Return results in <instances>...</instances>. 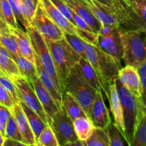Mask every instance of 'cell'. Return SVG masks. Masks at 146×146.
<instances>
[{
	"mask_svg": "<svg viewBox=\"0 0 146 146\" xmlns=\"http://www.w3.org/2000/svg\"><path fill=\"white\" fill-rule=\"evenodd\" d=\"M115 84L122 106L127 145L133 146L135 130L146 111L145 104L127 90L118 77L115 80Z\"/></svg>",
	"mask_w": 146,
	"mask_h": 146,
	"instance_id": "cell-1",
	"label": "cell"
},
{
	"mask_svg": "<svg viewBox=\"0 0 146 146\" xmlns=\"http://www.w3.org/2000/svg\"><path fill=\"white\" fill-rule=\"evenodd\" d=\"M45 41L52 56L61 82L63 94L64 85L70 71L78 64L81 56L70 46L64 38L58 41L45 39Z\"/></svg>",
	"mask_w": 146,
	"mask_h": 146,
	"instance_id": "cell-2",
	"label": "cell"
},
{
	"mask_svg": "<svg viewBox=\"0 0 146 146\" xmlns=\"http://www.w3.org/2000/svg\"><path fill=\"white\" fill-rule=\"evenodd\" d=\"M123 54L122 60L125 65L138 68L146 60V38L143 33L124 29L120 27Z\"/></svg>",
	"mask_w": 146,
	"mask_h": 146,
	"instance_id": "cell-3",
	"label": "cell"
},
{
	"mask_svg": "<svg viewBox=\"0 0 146 146\" xmlns=\"http://www.w3.org/2000/svg\"><path fill=\"white\" fill-rule=\"evenodd\" d=\"M64 92L71 94L80 104L86 115L89 117L90 110L97 91L86 82L78 71L76 65L71 68L67 77L64 88Z\"/></svg>",
	"mask_w": 146,
	"mask_h": 146,
	"instance_id": "cell-4",
	"label": "cell"
},
{
	"mask_svg": "<svg viewBox=\"0 0 146 146\" xmlns=\"http://www.w3.org/2000/svg\"><path fill=\"white\" fill-rule=\"evenodd\" d=\"M115 10L119 26L124 29L146 34V8L136 9L123 0H115Z\"/></svg>",
	"mask_w": 146,
	"mask_h": 146,
	"instance_id": "cell-5",
	"label": "cell"
},
{
	"mask_svg": "<svg viewBox=\"0 0 146 146\" xmlns=\"http://www.w3.org/2000/svg\"><path fill=\"white\" fill-rule=\"evenodd\" d=\"M26 31H27L29 36L34 52L37 54L44 69L49 74V76L54 81V84H55L57 90L62 96L61 82H60L55 65H54V63L53 61L52 56H51V53H50L48 46L46 43L45 39L40 35L39 33L32 26H30Z\"/></svg>",
	"mask_w": 146,
	"mask_h": 146,
	"instance_id": "cell-6",
	"label": "cell"
},
{
	"mask_svg": "<svg viewBox=\"0 0 146 146\" xmlns=\"http://www.w3.org/2000/svg\"><path fill=\"white\" fill-rule=\"evenodd\" d=\"M50 126L56 137L59 146H66L69 143L78 140L73 121L63 108L58 110L53 117Z\"/></svg>",
	"mask_w": 146,
	"mask_h": 146,
	"instance_id": "cell-7",
	"label": "cell"
},
{
	"mask_svg": "<svg viewBox=\"0 0 146 146\" xmlns=\"http://www.w3.org/2000/svg\"><path fill=\"white\" fill-rule=\"evenodd\" d=\"M97 52L98 66L101 74V79L100 81L101 90L108 98L109 95V86L115 82V80L118 77L119 70L122 67L121 64L117 62L112 56L103 52L98 48Z\"/></svg>",
	"mask_w": 146,
	"mask_h": 146,
	"instance_id": "cell-8",
	"label": "cell"
},
{
	"mask_svg": "<svg viewBox=\"0 0 146 146\" xmlns=\"http://www.w3.org/2000/svg\"><path fill=\"white\" fill-rule=\"evenodd\" d=\"M31 26L46 40L58 41L63 39L64 37V31L46 14L40 1Z\"/></svg>",
	"mask_w": 146,
	"mask_h": 146,
	"instance_id": "cell-9",
	"label": "cell"
},
{
	"mask_svg": "<svg viewBox=\"0 0 146 146\" xmlns=\"http://www.w3.org/2000/svg\"><path fill=\"white\" fill-rule=\"evenodd\" d=\"M17 86L20 95V101H23L29 108L34 110L41 119L48 124L46 113L36 94L35 91L31 82L24 78L19 76H13L9 78Z\"/></svg>",
	"mask_w": 146,
	"mask_h": 146,
	"instance_id": "cell-10",
	"label": "cell"
},
{
	"mask_svg": "<svg viewBox=\"0 0 146 146\" xmlns=\"http://www.w3.org/2000/svg\"><path fill=\"white\" fill-rule=\"evenodd\" d=\"M96 46L103 52L112 56L117 62L121 64L123 54V47L120 34V26L115 27L108 35L102 36L98 34Z\"/></svg>",
	"mask_w": 146,
	"mask_h": 146,
	"instance_id": "cell-11",
	"label": "cell"
},
{
	"mask_svg": "<svg viewBox=\"0 0 146 146\" xmlns=\"http://www.w3.org/2000/svg\"><path fill=\"white\" fill-rule=\"evenodd\" d=\"M118 78L133 96L143 102L142 84L136 67L125 65L119 70Z\"/></svg>",
	"mask_w": 146,
	"mask_h": 146,
	"instance_id": "cell-12",
	"label": "cell"
},
{
	"mask_svg": "<svg viewBox=\"0 0 146 146\" xmlns=\"http://www.w3.org/2000/svg\"><path fill=\"white\" fill-rule=\"evenodd\" d=\"M31 83L32 84L34 91H35L37 97L45 111L46 115L47 123L50 125L51 121H52L53 117L59 110V108L56 104L53 97L51 96L49 91L46 89V88L43 85L41 81H40L38 75L34 77Z\"/></svg>",
	"mask_w": 146,
	"mask_h": 146,
	"instance_id": "cell-13",
	"label": "cell"
},
{
	"mask_svg": "<svg viewBox=\"0 0 146 146\" xmlns=\"http://www.w3.org/2000/svg\"><path fill=\"white\" fill-rule=\"evenodd\" d=\"M40 3L48 17L64 33L74 34L79 37V29L77 28L68 19L66 18L53 4L51 0H40Z\"/></svg>",
	"mask_w": 146,
	"mask_h": 146,
	"instance_id": "cell-14",
	"label": "cell"
},
{
	"mask_svg": "<svg viewBox=\"0 0 146 146\" xmlns=\"http://www.w3.org/2000/svg\"><path fill=\"white\" fill-rule=\"evenodd\" d=\"M94 126L106 129L111 122L109 113L106 106L103 94L101 91H98L91 106L89 117Z\"/></svg>",
	"mask_w": 146,
	"mask_h": 146,
	"instance_id": "cell-15",
	"label": "cell"
},
{
	"mask_svg": "<svg viewBox=\"0 0 146 146\" xmlns=\"http://www.w3.org/2000/svg\"><path fill=\"white\" fill-rule=\"evenodd\" d=\"M10 111L16 120L19 131L22 138L23 143L26 146L36 145V140L34 133L20 104L17 102L14 104L12 109Z\"/></svg>",
	"mask_w": 146,
	"mask_h": 146,
	"instance_id": "cell-16",
	"label": "cell"
},
{
	"mask_svg": "<svg viewBox=\"0 0 146 146\" xmlns=\"http://www.w3.org/2000/svg\"><path fill=\"white\" fill-rule=\"evenodd\" d=\"M90 9L94 17L102 25H118V21L115 10L113 7H107L97 2L95 0H84Z\"/></svg>",
	"mask_w": 146,
	"mask_h": 146,
	"instance_id": "cell-17",
	"label": "cell"
},
{
	"mask_svg": "<svg viewBox=\"0 0 146 146\" xmlns=\"http://www.w3.org/2000/svg\"><path fill=\"white\" fill-rule=\"evenodd\" d=\"M63 1L70 7V9L74 12L84 19L96 34H98L102 24L94 17L84 0H63Z\"/></svg>",
	"mask_w": 146,
	"mask_h": 146,
	"instance_id": "cell-18",
	"label": "cell"
},
{
	"mask_svg": "<svg viewBox=\"0 0 146 146\" xmlns=\"http://www.w3.org/2000/svg\"><path fill=\"white\" fill-rule=\"evenodd\" d=\"M108 88H109V95H108V99L109 101L111 112L113 115L114 124L118 127L119 131L122 133L124 139L126 141L125 128V125H124L123 115L122 106H121V101H120L119 96H118L115 82L113 84H111Z\"/></svg>",
	"mask_w": 146,
	"mask_h": 146,
	"instance_id": "cell-19",
	"label": "cell"
},
{
	"mask_svg": "<svg viewBox=\"0 0 146 146\" xmlns=\"http://www.w3.org/2000/svg\"><path fill=\"white\" fill-rule=\"evenodd\" d=\"M34 64H35L36 68L37 75H38L40 81H41L43 85L46 88V89L49 91L56 105L58 106V108L59 109L62 108V96L58 91L52 78H51L49 74L46 72V71L44 69L39 58L35 52H34Z\"/></svg>",
	"mask_w": 146,
	"mask_h": 146,
	"instance_id": "cell-20",
	"label": "cell"
},
{
	"mask_svg": "<svg viewBox=\"0 0 146 146\" xmlns=\"http://www.w3.org/2000/svg\"><path fill=\"white\" fill-rule=\"evenodd\" d=\"M11 31L15 35L18 44L19 55L34 63V51L27 31L19 27L12 29Z\"/></svg>",
	"mask_w": 146,
	"mask_h": 146,
	"instance_id": "cell-21",
	"label": "cell"
},
{
	"mask_svg": "<svg viewBox=\"0 0 146 146\" xmlns=\"http://www.w3.org/2000/svg\"><path fill=\"white\" fill-rule=\"evenodd\" d=\"M18 103L20 104L23 111H24V113H25L26 116H27L31 130H32L33 133H34L35 140L36 141L41 133L42 132L43 130L46 127L48 124L46 123L41 119V117L38 115L36 112H35L34 110H32L28 106L26 105L23 101H18Z\"/></svg>",
	"mask_w": 146,
	"mask_h": 146,
	"instance_id": "cell-22",
	"label": "cell"
},
{
	"mask_svg": "<svg viewBox=\"0 0 146 146\" xmlns=\"http://www.w3.org/2000/svg\"><path fill=\"white\" fill-rule=\"evenodd\" d=\"M76 67L81 76L88 85L91 86L97 91H101L98 77L88 60L81 57L78 64H76Z\"/></svg>",
	"mask_w": 146,
	"mask_h": 146,
	"instance_id": "cell-23",
	"label": "cell"
},
{
	"mask_svg": "<svg viewBox=\"0 0 146 146\" xmlns=\"http://www.w3.org/2000/svg\"><path fill=\"white\" fill-rule=\"evenodd\" d=\"M62 108L72 121L86 115L76 99L68 92L62 94Z\"/></svg>",
	"mask_w": 146,
	"mask_h": 146,
	"instance_id": "cell-24",
	"label": "cell"
},
{
	"mask_svg": "<svg viewBox=\"0 0 146 146\" xmlns=\"http://www.w3.org/2000/svg\"><path fill=\"white\" fill-rule=\"evenodd\" d=\"M11 57L17 64L21 77L31 82L34 77L37 76L36 68L34 63L19 54H11Z\"/></svg>",
	"mask_w": 146,
	"mask_h": 146,
	"instance_id": "cell-25",
	"label": "cell"
},
{
	"mask_svg": "<svg viewBox=\"0 0 146 146\" xmlns=\"http://www.w3.org/2000/svg\"><path fill=\"white\" fill-rule=\"evenodd\" d=\"M74 130L78 139L85 142L94 131V123L88 116H81L73 121Z\"/></svg>",
	"mask_w": 146,
	"mask_h": 146,
	"instance_id": "cell-26",
	"label": "cell"
},
{
	"mask_svg": "<svg viewBox=\"0 0 146 146\" xmlns=\"http://www.w3.org/2000/svg\"><path fill=\"white\" fill-rule=\"evenodd\" d=\"M86 146H110L106 130L95 127L91 136L85 141Z\"/></svg>",
	"mask_w": 146,
	"mask_h": 146,
	"instance_id": "cell-27",
	"label": "cell"
},
{
	"mask_svg": "<svg viewBox=\"0 0 146 146\" xmlns=\"http://www.w3.org/2000/svg\"><path fill=\"white\" fill-rule=\"evenodd\" d=\"M39 1L40 0H20L22 14L29 26H31L36 12Z\"/></svg>",
	"mask_w": 146,
	"mask_h": 146,
	"instance_id": "cell-28",
	"label": "cell"
},
{
	"mask_svg": "<svg viewBox=\"0 0 146 146\" xmlns=\"http://www.w3.org/2000/svg\"><path fill=\"white\" fill-rule=\"evenodd\" d=\"M36 146H59L52 128L47 125L36 141Z\"/></svg>",
	"mask_w": 146,
	"mask_h": 146,
	"instance_id": "cell-29",
	"label": "cell"
},
{
	"mask_svg": "<svg viewBox=\"0 0 146 146\" xmlns=\"http://www.w3.org/2000/svg\"><path fill=\"white\" fill-rule=\"evenodd\" d=\"M0 68L9 78L20 76L18 66L11 57L5 56L0 54Z\"/></svg>",
	"mask_w": 146,
	"mask_h": 146,
	"instance_id": "cell-30",
	"label": "cell"
},
{
	"mask_svg": "<svg viewBox=\"0 0 146 146\" xmlns=\"http://www.w3.org/2000/svg\"><path fill=\"white\" fill-rule=\"evenodd\" d=\"M106 130L109 138L110 146H124L125 145V142L126 143V141L115 124L111 122L106 128Z\"/></svg>",
	"mask_w": 146,
	"mask_h": 146,
	"instance_id": "cell-31",
	"label": "cell"
},
{
	"mask_svg": "<svg viewBox=\"0 0 146 146\" xmlns=\"http://www.w3.org/2000/svg\"><path fill=\"white\" fill-rule=\"evenodd\" d=\"M64 38L81 58L87 59L84 41L81 38L74 34L64 33Z\"/></svg>",
	"mask_w": 146,
	"mask_h": 146,
	"instance_id": "cell-32",
	"label": "cell"
},
{
	"mask_svg": "<svg viewBox=\"0 0 146 146\" xmlns=\"http://www.w3.org/2000/svg\"><path fill=\"white\" fill-rule=\"evenodd\" d=\"M133 146H146V111L135 130Z\"/></svg>",
	"mask_w": 146,
	"mask_h": 146,
	"instance_id": "cell-33",
	"label": "cell"
},
{
	"mask_svg": "<svg viewBox=\"0 0 146 146\" xmlns=\"http://www.w3.org/2000/svg\"><path fill=\"white\" fill-rule=\"evenodd\" d=\"M0 44L4 46L11 54H19L17 38L11 31L0 34Z\"/></svg>",
	"mask_w": 146,
	"mask_h": 146,
	"instance_id": "cell-34",
	"label": "cell"
},
{
	"mask_svg": "<svg viewBox=\"0 0 146 146\" xmlns=\"http://www.w3.org/2000/svg\"><path fill=\"white\" fill-rule=\"evenodd\" d=\"M1 11H2L4 21L9 26L10 29L19 27L18 21L14 17V12L8 0H1Z\"/></svg>",
	"mask_w": 146,
	"mask_h": 146,
	"instance_id": "cell-35",
	"label": "cell"
},
{
	"mask_svg": "<svg viewBox=\"0 0 146 146\" xmlns=\"http://www.w3.org/2000/svg\"><path fill=\"white\" fill-rule=\"evenodd\" d=\"M4 138H11L22 143V138L19 131L17 122L14 115L11 113L9 118L7 121L5 128V136Z\"/></svg>",
	"mask_w": 146,
	"mask_h": 146,
	"instance_id": "cell-36",
	"label": "cell"
},
{
	"mask_svg": "<svg viewBox=\"0 0 146 146\" xmlns=\"http://www.w3.org/2000/svg\"><path fill=\"white\" fill-rule=\"evenodd\" d=\"M0 84L6 89V91L12 96L15 102L20 101V95L18 89L13 81L7 76H0Z\"/></svg>",
	"mask_w": 146,
	"mask_h": 146,
	"instance_id": "cell-37",
	"label": "cell"
},
{
	"mask_svg": "<svg viewBox=\"0 0 146 146\" xmlns=\"http://www.w3.org/2000/svg\"><path fill=\"white\" fill-rule=\"evenodd\" d=\"M10 6H11L12 11L14 12V17L18 22H19L21 25L24 27V29L27 30L30 27L28 23L24 19V16L22 14L21 7V1L20 0H8Z\"/></svg>",
	"mask_w": 146,
	"mask_h": 146,
	"instance_id": "cell-38",
	"label": "cell"
},
{
	"mask_svg": "<svg viewBox=\"0 0 146 146\" xmlns=\"http://www.w3.org/2000/svg\"><path fill=\"white\" fill-rule=\"evenodd\" d=\"M51 1L66 18L68 19L71 23H73L74 21L72 17L73 11L63 0H51Z\"/></svg>",
	"mask_w": 146,
	"mask_h": 146,
	"instance_id": "cell-39",
	"label": "cell"
},
{
	"mask_svg": "<svg viewBox=\"0 0 146 146\" xmlns=\"http://www.w3.org/2000/svg\"><path fill=\"white\" fill-rule=\"evenodd\" d=\"M11 113L9 108L0 104V133L3 137L5 136V128L7 121Z\"/></svg>",
	"mask_w": 146,
	"mask_h": 146,
	"instance_id": "cell-40",
	"label": "cell"
},
{
	"mask_svg": "<svg viewBox=\"0 0 146 146\" xmlns=\"http://www.w3.org/2000/svg\"><path fill=\"white\" fill-rule=\"evenodd\" d=\"M15 104L16 102L12 96L0 84V104L7 107L11 110L12 109Z\"/></svg>",
	"mask_w": 146,
	"mask_h": 146,
	"instance_id": "cell-41",
	"label": "cell"
},
{
	"mask_svg": "<svg viewBox=\"0 0 146 146\" xmlns=\"http://www.w3.org/2000/svg\"><path fill=\"white\" fill-rule=\"evenodd\" d=\"M141 78L143 89V100L146 109V60L137 68Z\"/></svg>",
	"mask_w": 146,
	"mask_h": 146,
	"instance_id": "cell-42",
	"label": "cell"
},
{
	"mask_svg": "<svg viewBox=\"0 0 146 146\" xmlns=\"http://www.w3.org/2000/svg\"><path fill=\"white\" fill-rule=\"evenodd\" d=\"M72 17H73V23H74V25L77 27L79 29L82 30V31H89V32H93L95 33L93 29H91V27L88 25V24L86 23V21L84 19L81 18L80 16L77 15L75 12L73 11L72 14Z\"/></svg>",
	"mask_w": 146,
	"mask_h": 146,
	"instance_id": "cell-43",
	"label": "cell"
},
{
	"mask_svg": "<svg viewBox=\"0 0 146 146\" xmlns=\"http://www.w3.org/2000/svg\"><path fill=\"white\" fill-rule=\"evenodd\" d=\"M128 5L136 9L146 8V0H123Z\"/></svg>",
	"mask_w": 146,
	"mask_h": 146,
	"instance_id": "cell-44",
	"label": "cell"
},
{
	"mask_svg": "<svg viewBox=\"0 0 146 146\" xmlns=\"http://www.w3.org/2000/svg\"><path fill=\"white\" fill-rule=\"evenodd\" d=\"M18 145H24L23 143L20 141H16V140L11 139V138H4V143H3L2 146H18Z\"/></svg>",
	"mask_w": 146,
	"mask_h": 146,
	"instance_id": "cell-45",
	"label": "cell"
},
{
	"mask_svg": "<svg viewBox=\"0 0 146 146\" xmlns=\"http://www.w3.org/2000/svg\"><path fill=\"white\" fill-rule=\"evenodd\" d=\"M9 32H11V29L9 26L7 25L5 21L0 19V34Z\"/></svg>",
	"mask_w": 146,
	"mask_h": 146,
	"instance_id": "cell-46",
	"label": "cell"
},
{
	"mask_svg": "<svg viewBox=\"0 0 146 146\" xmlns=\"http://www.w3.org/2000/svg\"><path fill=\"white\" fill-rule=\"evenodd\" d=\"M97 2L103 4V5L107 6V7H113L115 2V0H95Z\"/></svg>",
	"mask_w": 146,
	"mask_h": 146,
	"instance_id": "cell-47",
	"label": "cell"
},
{
	"mask_svg": "<svg viewBox=\"0 0 146 146\" xmlns=\"http://www.w3.org/2000/svg\"><path fill=\"white\" fill-rule=\"evenodd\" d=\"M70 145V146H86V144H85V142H84V141H80V140H76V141H74V142H71L67 144L66 145Z\"/></svg>",
	"mask_w": 146,
	"mask_h": 146,
	"instance_id": "cell-48",
	"label": "cell"
},
{
	"mask_svg": "<svg viewBox=\"0 0 146 146\" xmlns=\"http://www.w3.org/2000/svg\"><path fill=\"white\" fill-rule=\"evenodd\" d=\"M0 19H2L3 21H4V17H3V14H2V11H1V0H0Z\"/></svg>",
	"mask_w": 146,
	"mask_h": 146,
	"instance_id": "cell-49",
	"label": "cell"
},
{
	"mask_svg": "<svg viewBox=\"0 0 146 146\" xmlns=\"http://www.w3.org/2000/svg\"><path fill=\"white\" fill-rule=\"evenodd\" d=\"M4 137L1 135V134L0 133V146H2L3 145V143H4Z\"/></svg>",
	"mask_w": 146,
	"mask_h": 146,
	"instance_id": "cell-50",
	"label": "cell"
},
{
	"mask_svg": "<svg viewBox=\"0 0 146 146\" xmlns=\"http://www.w3.org/2000/svg\"><path fill=\"white\" fill-rule=\"evenodd\" d=\"M0 76H6L4 73L2 71V70L1 69V68H0Z\"/></svg>",
	"mask_w": 146,
	"mask_h": 146,
	"instance_id": "cell-51",
	"label": "cell"
}]
</instances>
